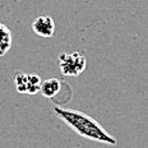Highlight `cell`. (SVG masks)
Returning a JSON list of instances; mask_svg holds the SVG:
<instances>
[{"label": "cell", "instance_id": "cell-2", "mask_svg": "<svg viewBox=\"0 0 148 148\" xmlns=\"http://www.w3.org/2000/svg\"><path fill=\"white\" fill-rule=\"evenodd\" d=\"M87 66L86 56L81 51L74 52H60L59 55V68L64 75L78 77L84 72Z\"/></svg>", "mask_w": 148, "mask_h": 148}, {"label": "cell", "instance_id": "cell-5", "mask_svg": "<svg viewBox=\"0 0 148 148\" xmlns=\"http://www.w3.org/2000/svg\"><path fill=\"white\" fill-rule=\"evenodd\" d=\"M12 47V32L4 23H0V56H4Z\"/></svg>", "mask_w": 148, "mask_h": 148}, {"label": "cell", "instance_id": "cell-1", "mask_svg": "<svg viewBox=\"0 0 148 148\" xmlns=\"http://www.w3.org/2000/svg\"><path fill=\"white\" fill-rule=\"evenodd\" d=\"M55 115L61 121H64L72 130L86 139L98 142V143L116 146L118 140L112 134H110L97 120L92 116L78 110L65 109L61 106H54Z\"/></svg>", "mask_w": 148, "mask_h": 148}, {"label": "cell", "instance_id": "cell-3", "mask_svg": "<svg viewBox=\"0 0 148 148\" xmlns=\"http://www.w3.org/2000/svg\"><path fill=\"white\" fill-rule=\"evenodd\" d=\"M32 29L37 36L41 37H52L55 33V23L50 15H41L37 17L32 23Z\"/></svg>", "mask_w": 148, "mask_h": 148}, {"label": "cell", "instance_id": "cell-6", "mask_svg": "<svg viewBox=\"0 0 148 148\" xmlns=\"http://www.w3.org/2000/svg\"><path fill=\"white\" fill-rule=\"evenodd\" d=\"M41 88V78L36 73H27V95H36Z\"/></svg>", "mask_w": 148, "mask_h": 148}, {"label": "cell", "instance_id": "cell-4", "mask_svg": "<svg viewBox=\"0 0 148 148\" xmlns=\"http://www.w3.org/2000/svg\"><path fill=\"white\" fill-rule=\"evenodd\" d=\"M64 82H61L58 78H50L46 81L41 82V88H40V93L46 98H54L59 95L61 87H63Z\"/></svg>", "mask_w": 148, "mask_h": 148}, {"label": "cell", "instance_id": "cell-7", "mask_svg": "<svg viewBox=\"0 0 148 148\" xmlns=\"http://www.w3.org/2000/svg\"><path fill=\"white\" fill-rule=\"evenodd\" d=\"M14 82H15L17 92L27 95V73L17 72L15 73V77H14Z\"/></svg>", "mask_w": 148, "mask_h": 148}]
</instances>
